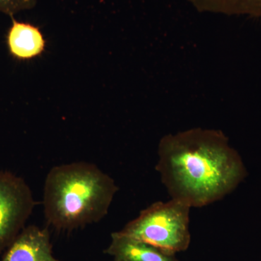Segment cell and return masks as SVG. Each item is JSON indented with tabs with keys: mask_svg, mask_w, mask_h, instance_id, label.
I'll use <instances>...</instances> for the list:
<instances>
[{
	"mask_svg": "<svg viewBox=\"0 0 261 261\" xmlns=\"http://www.w3.org/2000/svg\"><path fill=\"white\" fill-rule=\"evenodd\" d=\"M199 10L261 18V0H190Z\"/></svg>",
	"mask_w": 261,
	"mask_h": 261,
	"instance_id": "ba28073f",
	"label": "cell"
},
{
	"mask_svg": "<svg viewBox=\"0 0 261 261\" xmlns=\"http://www.w3.org/2000/svg\"><path fill=\"white\" fill-rule=\"evenodd\" d=\"M37 5V0H0V13L13 18L17 13L31 10Z\"/></svg>",
	"mask_w": 261,
	"mask_h": 261,
	"instance_id": "9c48e42d",
	"label": "cell"
},
{
	"mask_svg": "<svg viewBox=\"0 0 261 261\" xmlns=\"http://www.w3.org/2000/svg\"><path fill=\"white\" fill-rule=\"evenodd\" d=\"M192 207L171 198L154 202L141 211L118 232L171 255L186 251L191 243L190 214Z\"/></svg>",
	"mask_w": 261,
	"mask_h": 261,
	"instance_id": "3957f363",
	"label": "cell"
},
{
	"mask_svg": "<svg viewBox=\"0 0 261 261\" xmlns=\"http://www.w3.org/2000/svg\"><path fill=\"white\" fill-rule=\"evenodd\" d=\"M35 205L32 190L25 180L0 170V254L25 227Z\"/></svg>",
	"mask_w": 261,
	"mask_h": 261,
	"instance_id": "277c9868",
	"label": "cell"
},
{
	"mask_svg": "<svg viewBox=\"0 0 261 261\" xmlns=\"http://www.w3.org/2000/svg\"><path fill=\"white\" fill-rule=\"evenodd\" d=\"M155 169L171 198L191 207L222 200L247 175L241 156L221 130L191 128L161 139Z\"/></svg>",
	"mask_w": 261,
	"mask_h": 261,
	"instance_id": "6da1fadb",
	"label": "cell"
},
{
	"mask_svg": "<svg viewBox=\"0 0 261 261\" xmlns=\"http://www.w3.org/2000/svg\"><path fill=\"white\" fill-rule=\"evenodd\" d=\"M118 191L116 181L93 163L73 162L51 168L44 187L48 226L71 231L99 222Z\"/></svg>",
	"mask_w": 261,
	"mask_h": 261,
	"instance_id": "7a4b0ae2",
	"label": "cell"
},
{
	"mask_svg": "<svg viewBox=\"0 0 261 261\" xmlns=\"http://www.w3.org/2000/svg\"><path fill=\"white\" fill-rule=\"evenodd\" d=\"M104 252L114 261H179L176 255L166 253L118 231L111 233V243Z\"/></svg>",
	"mask_w": 261,
	"mask_h": 261,
	"instance_id": "52a82bcc",
	"label": "cell"
},
{
	"mask_svg": "<svg viewBox=\"0 0 261 261\" xmlns=\"http://www.w3.org/2000/svg\"><path fill=\"white\" fill-rule=\"evenodd\" d=\"M1 261H61L53 255L47 227L25 226L7 248Z\"/></svg>",
	"mask_w": 261,
	"mask_h": 261,
	"instance_id": "5b68a950",
	"label": "cell"
},
{
	"mask_svg": "<svg viewBox=\"0 0 261 261\" xmlns=\"http://www.w3.org/2000/svg\"><path fill=\"white\" fill-rule=\"evenodd\" d=\"M12 18L6 34V44L12 58L19 61H30L42 56L46 39L39 27Z\"/></svg>",
	"mask_w": 261,
	"mask_h": 261,
	"instance_id": "8992f818",
	"label": "cell"
},
{
	"mask_svg": "<svg viewBox=\"0 0 261 261\" xmlns=\"http://www.w3.org/2000/svg\"><path fill=\"white\" fill-rule=\"evenodd\" d=\"M113 261H114V260H113Z\"/></svg>",
	"mask_w": 261,
	"mask_h": 261,
	"instance_id": "30bf717a",
	"label": "cell"
}]
</instances>
